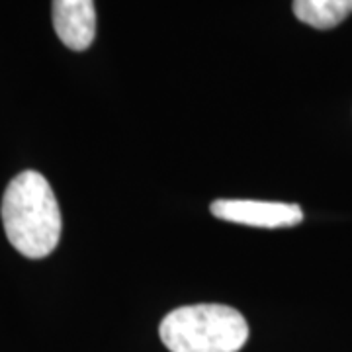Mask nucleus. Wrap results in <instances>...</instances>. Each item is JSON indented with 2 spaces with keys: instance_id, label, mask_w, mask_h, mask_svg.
Wrapping results in <instances>:
<instances>
[{
  "instance_id": "39448f33",
  "label": "nucleus",
  "mask_w": 352,
  "mask_h": 352,
  "mask_svg": "<svg viewBox=\"0 0 352 352\" xmlns=\"http://www.w3.org/2000/svg\"><path fill=\"white\" fill-rule=\"evenodd\" d=\"M352 12V0H294V14L303 24L331 30Z\"/></svg>"
},
{
  "instance_id": "f257e3e1",
  "label": "nucleus",
  "mask_w": 352,
  "mask_h": 352,
  "mask_svg": "<svg viewBox=\"0 0 352 352\" xmlns=\"http://www.w3.org/2000/svg\"><path fill=\"white\" fill-rule=\"evenodd\" d=\"M0 214L10 245L28 258H45L59 245V204L45 176L36 170H24L10 180Z\"/></svg>"
},
{
  "instance_id": "20e7f679",
  "label": "nucleus",
  "mask_w": 352,
  "mask_h": 352,
  "mask_svg": "<svg viewBox=\"0 0 352 352\" xmlns=\"http://www.w3.org/2000/svg\"><path fill=\"white\" fill-rule=\"evenodd\" d=\"M53 28L69 50H88L96 38L94 0H53Z\"/></svg>"
},
{
  "instance_id": "f03ea898",
  "label": "nucleus",
  "mask_w": 352,
  "mask_h": 352,
  "mask_svg": "<svg viewBox=\"0 0 352 352\" xmlns=\"http://www.w3.org/2000/svg\"><path fill=\"white\" fill-rule=\"evenodd\" d=\"M159 335L170 352H239L249 339V325L233 307L198 303L170 311Z\"/></svg>"
},
{
  "instance_id": "7ed1b4c3",
  "label": "nucleus",
  "mask_w": 352,
  "mask_h": 352,
  "mask_svg": "<svg viewBox=\"0 0 352 352\" xmlns=\"http://www.w3.org/2000/svg\"><path fill=\"white\" fill-rule=\"evenodd\" d=\"M212 214L217 219L239 226L280 229L294 227L303 221V212L298 204L261 200H215Z\"/></svg>"
}]
</instances>
